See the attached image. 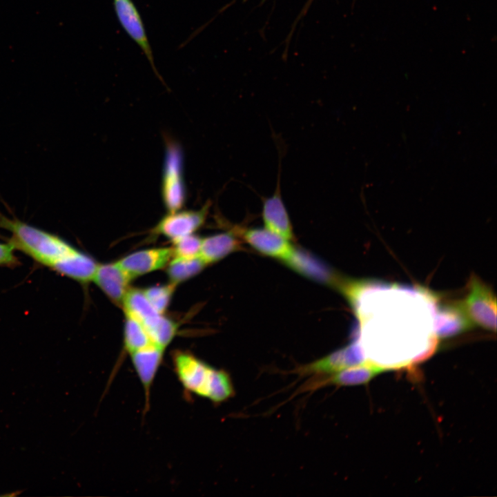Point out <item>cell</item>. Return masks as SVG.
Listing matches in <instances>:
<instances>
[{
  "instance_id": "obj_19",
  "label": "cell",
  "mask_w": 497,
  "mask_h": 497,
  "mask_svg": "<svg viewBox=\"0 0 497 497\" xmlns=\"http://www.w3.org/2000/svg\"><path fill=\"white\" fill-rule=\"evenodd\" d=\"M176 284L154 286L143 289V291L153 306L161 314L168 308L174 293Z\"/></svg>"
},
{
  "instance_id": "obj_18",
  "label": "cell",
  "mask_w": 497,
  "mask_h": 497,
  "mask_svg": "<svg viewBox=\"0 0 497 497\" xmlns=\"http://www.w3.org/2000/svg\"><path fill=\"white\" fill-rule=\"evenodd\" d=\"M126 317L124 329L125 351L130 355L137 351L154 345L144 327L134 318L128 315H126Z\"/></svg>"
},
{
  "instance_id": "obj_3",
  "label": "cell",
  "mask_w": 497,
  "mask_h": 497,
  "mask_svg": "<svg viewBox=\"0 0 497 497\" xmlns=\"http://www.w3.org/2000/svg\"><path fill=\"white\" fill-rule=\"evenodd\" d=\"M460 304L473 325L496 332V297L476 275L470 277L467 293Z\"/></svg>"
},
{
  "instance_id": "obj_9",
  "label": "cell",
  "mask_w": 497,
  "mask_h": 497,
  "mask_svg": "<svg viewBox=\"0 0 497 497\" xmlns=\"http://www.w3.org/2000/svg\"><path fill=\"white\" fill-rule=\"evenodd\" d=\"M258 252L285 262L291 255L294 247L289 240L266 228H242L233 230Z\"/></svg>"
},
{
  "instance_id": "obj_4",
  "label": "cell",
  "mask_w": 497,
  "mask_h": 497,
  "mask_svg": "<svg viewBox=\"0 0 497 497\" xmlns=\"http://www.w3.org/2000/svg\"><path fill=\"white\" fill-rule=\"evenodd\" d=\"M183 173L181 149L173 143L168 144L162 176V197L168 213L181 210L186 201Z\"/></svg>"
},
{
  "instance_id": "obj_12",
  "label": "cell",
  "mask_w": 497,
  "mask_h": 497,
  "mask_svg": "<svg viewBox=\"0 0 497 497\" xmlns=\"http://www.w3.org/2000/svg\"><path fill=\"white\" fill-rule=\"evenodd\" d=\"M433 329L437 337L454 335L469 330L473 326L460 302L438 306L433 304Z\"/></svg>"
},
{
  "instance_id": "obj_11",
  "label": "cell",
  "mask_w": 497,
  "mask_h": 497,
  "mask_svg": "<svg viewBox=\"0 0 497 497\" xmlns=\"http://www.w3.org/2000/svg\"><path fill=\"white\" fill-rule=\"evenodd\" d=\"M131 280L117 262L98 264L92 281L113 302L121 304Z\"/></svg>"
},
{
  "instance_id": "obj_16",
  "label": "cell",
  "mask_w": 497,
  "mask_h": 497,
  "mask_svg": "<svg viewBox=\"0 0 497 497\" xmlns=\"http://www.w3.org/2000/svg\"><path fill=\"white\" fill-rule=\"evenodd\" d=\"M284 262L298 272L315 280L333 284L338 280L337 277L320 261L295 248Z\"/></svg>"
},
{
  "instance_id": "obj_8",
  "label": "cell",
  "mask_w": 497,
  "mask_h": 497,
  "mask_svg": "<svg viewBox=\"0 0 497 497\" xmlns=\"http://www.w3.org/2000/svg\"><path fill=\"white\" fill-rule=\"evenodd\" d=\"M210 204L197 211H177L164 216L154 228V232L175 242L193 234L204 223Z\"/></svg>"
},
{
  "instance_id": "obj_10",
  "label": "cell",
  "mask_w": 497,
  "mask_h": 497,
  "mask_svg": "<svg viewBox=\"0 0 497 497\" xmlns=\"http://www.w3.org/2000/svg\"><path fill=\"white\" fill-rule=\"evenodd\" d=\"M172 257V248H155L134 252L122 257L117 263L133 279L164 268Z\"/></svg>"
},
{
  "instance_id": "obj_14",
  "label": "cell",
  "mask_w": 497,
  "mask_h": 497,
  "mask_svg": "<svg viewBox=\"0 0 497 497\" xmlns=\"http://www.w3.org/2000/svg\"><path fill=\"white\" fill-rule=\"evenodd\" d=\"M126 315L139 321L147 333L159 321V313L150 303L143 290L129 288L121 302Z\"/></svg>"
},
{
  "instance_id": "obj_20",
  "label": "cell",
  "mask_w": 497,
  "mask_h": 497,
  "mask_svg": "<svg viewBox=\"0 0 497 497\" xmlns=\"http://www.w3.org/2000/svg\"><path fill=\"white\" fill-rule=\"evenodd\" d=\"M202 238L191 234L174 242L173 257H193L199 255Z\"/></svg>"
},
{
  "instance_id": "obj_5",
  "label": "cell",
  "mask_w": 497,
  "mask_h": 497,
  "mask_svg": "<svg viewBox=\"0 0 497 497\" xmlns=\"http://www.w3.org/2000/svg\"><path fill=\"white\" fill-rule=\"evenodd\" d=\"M365 360L362 347L358 340L310 364L298 367L292 372L300 376L330 375Z\"/></svg>"
},
{
  "instance_id": "obj_21",
  "label": "cell",
  "mask_w": 497,
  "mask_h": 497,
  "mask_svg": "<svg viewBox=\"0 0 497 497\" xmlns=\"http://www.w3.org/2000/svg\"><path fill=\"white\" fill-rule=\"evenodd\" d=\"M14 246L10 242L0 243V266H15L18 264Z\"/></svg>"
},
{
  "instance_id": "obj_17",
  "label": "cell",
  "mask_w": 497,
  "mask_h": 497,
  "mask_svg": "<svg viewBox=\"0 0 497 497\" xmlns=\"http://www.w3.org/2000/svg\"><path fill=\"white\" fill-rule=\"evenodd\" d=\"M208 265L200 255L193 257H173L168 263L170 282L177 284L198 274Z\"/></svg>"
},
{
  "instance_id": "obj_7",
  "label": "cell",
  "mask_w": 497,
  "mask_h": 497,
  "mask_svg": "<svg viewBox=\"0 0 497 497\" xmlns=\"http://www.w3.org/2000/svg\"><path fill=\"white\" fill-rule=\"evenodd\" d=\"M389 370L387 367L373 362L369 360L349 367L347 369L330 375L318 376V378L308 382L304 390H314L327 385L352 386L369 382L376 376Z\"/></svg>"
},
{
  "instance_id": "obj_15",
  "label": "cell",
  "mask_w": 497,
  "mask_h": 497,
  "mask_svg": "<svg viewBox=\"0 0 497 497\" xmlns=\"http://www.w3.org/2000/svg\"><path fill=\"white\" fill-rule=\"evenodd\" d=\"M240 243L233 230L211 235L202 239L199 255L207 264L214 263L240 248Z\"/></svg>"
},
{
  "instance_id": "obj_1",
  "label": "cell",
  "mask_w": 497,
  "mask_h": 497,
  "mask_svg": "<svg viewBox=\"0 0 497 497\" xmlns=\"http://www.w3.org/2000/svg\"><path fill=\"white\" fill-rule=\"evenodd\" d=\"M0 228L11 233L15 249L39 264L82 284L92 281L98 264L61 237L1 212Z\"/></svg>"
},
{
  "instance_id": "obj_6",
  "label": "cell",
  "mask_w": 497,
  "mask_h": 497,
  "mask_svg": "<svg viewBox=\"0 0 497 497\" xmlns=\"http://www.w3.org/2000/svg\"><path fill=\"white\" fill-rule=\"evenodd\" d=\"M113 6L121 26L140 48L155 75L165 84L155 66L152 48L146 35L144 22L135 3L132 0H113Z\"/></svg>"
},
{
  "instance_id": "obj_13",
  "label": "cell",
  "mask_w": 497,
  "mask_h": 497,
  "mask_svg": "<svg viewBox=\"0 0 497 497\" xmlns=\"http://www.w3.org/2000/svg\"><path fill=\"white\" fill-rule=\"evenodd\" d=\"M280 179L273 194L263 199L262 216L265 228L291 240L293 232L291 220L281 197Z\"/></svg>"
},
{
  "instance_id": "obj_2",
  "label": "cell",
  "mask_w": 497,
  "mask_h": 497,
  "mask_svg": "<svg viewBox=\"0 0 497 497\" xmlns=\"http://www.w3.org/2000/svg\"><path fill=\"white\" fill-rule=\"evenodd\" d=\"M172 362L177 378L187 393L216 404L234 396L233 384L226 371L217 369L184 351H175Z\"/></svg>"
}]
</instances>
